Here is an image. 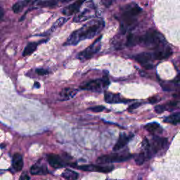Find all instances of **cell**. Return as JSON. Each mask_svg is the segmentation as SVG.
<instances>
[{"label":"cell","instance_id":"cell-26","mask_svg":"<svg viewBox=\"0 0 180 180\" xmlns=\"http://www.w3.org/2000/svg\"><path fill=\"white\" fill-rule=\"evenodd\" d=\"M146 155L145 153H140L139 154H136L134 157V161L135 163H136V165H141L145 162L146 161Z\"/></svg>","mask_w":180,"mask_h":180},{"label":"cell","instance_id":"cell-4","mask_svg":"<svg viewBox=\"0 0 180 180\" xmlns=\"http://www.w3.org/2000/svg\"><path fill=\"white\" fill-rule=\"evenodd\" d=\"M110 81L107 75L104 76L102 78L87 82L80 86V89L86 91H94V92H101L102 90L109 86Z\"/></svg>","mask_w":180,"mask_h":180},{"label":"cell","instance_id":"cell-18","mask_svg":"<svg viewBox=\"0 0 180 180\" xmlns=\"http://www.w3.org/2000/svg\"><path fill=\"white\" fill-rule=\"evenodd\" d=\"M12 166L15 171H21L23 167V157L20 153H16L13 156Z\"/></svg>","mask_w":180,"mask_h":180},{"label":"cell","instance_id":"cell-24","mask_svg":"<svg viewBox=\"0 0 180 180\" xmlns=\"http://www.w3.org/2000/svg\"><path fill=\"white\" fill-rule=\"evenodd\" d=\"M67 21H68L67 18L61 17V18H59V19H58L57 21H56V22L54 23V24L52 26V27H51V30H50V32H54V31L56 30H57L58 28L61 27V26H62L64 24V23H66Z\"/></svg>","mask_w":180,"mask_h":180},{"label":"cell","instance_id":"cell-12","mask_svg":"<svg viewBox=\"0 0 180 180\" xmlns=\"http://www.w3.org/2000/svg\"><path fill=\"white\" fill-rule=\"evenodd\" d=\"M172 54V50L169 45L163 46V47L155 50L152 54L153 59L156 60H163L170 57Z\"/></svg>","mask_w":180,"mask_h":180},{"label":"cell","instance_id":"cell-31","mask_svg":"<svg viewBox=\"0 0 180 180\" xmlns=\"http://www.w3.org/2000/svg\"><path fill=\"white\" fill-rule=\"evenodd\" d=\"M141 105V103H139V102H135L134 104H132L131 106H129V107L128 108V111H132L133 110H135L136 109V108H138Z\"/></svg>","mask_w":180,"mask_h":180},{"label":"cell","instance_id":"cell-15","mask_svg":"<svg viewBox=\"0 0 180 180\" xmlns=\"http://www.w3.org/2000/svg\"><path fill=\"white\" fill-rule=\"evenodd\" d=\"M78 92V90L73 88H64L60 91L59 100L60 101H67V100L73 99Z\"/></svg>","mask_w":180,"mask_h":180},{"label":"cell","instance_id":"cell-25","mask_svg":"<svg viewBox=\"0 0 180 180\" xmlns=\"http://www.w3.org/2000/svg\"><path fill=\"white\" fill-rule=\"evenodd\" d=\"M58 4L56 1H39L37 2V6L39 7H51Z\"/></svg>","mask_w":180,"mask_h":180},{"label":"cell","instance_id":"cell-35","mask_svg":"<svg viewBox=\"0 0 180 180\" xmlns=\"http://www.w3.org/2000/svg\"><path fill=\"white\" fill-rule=\"evenodd\" d=\"M35 87H37V88H39V87H40V85H39V84L38 82H35Z\"/></svg>","mask_w":180,"mask_h":180},{"label":"cell","instance_id":"cell-29","mask_svg":"<svg viewBox=\"0 0 180 180\" xmlns=\"http://www.w3.org/2000/svg\"><path fill=\"white\" fill-rule=\"evenodd\" d=\"M106 109V108L103 106H94V107H91L89 108V110L90 111H93L94 113H100V112H102L104 111V110Z\"/></svg>","mask_w":180,"mask_h":180},{"label":"cell","instance_id":"cell-8","mask_svg":"<svg viewBox=\"0 0 180 180\" xmlns=\"http://www.w3.org/2000/svg\"><path fill=\"white\" fill-rule=\"evenodd\" d=\"M89 5H87L85 8L80 12H78L73 18V22L79 23L87 21L89 18L94 17L96 15V8L92 1H89Z\"/></svg>","mask_w":180,"mask_h":180},{"label":"cell","instance_id":"cell-5","mask_svg":"<svg viewBox=\"0 0 180 180\" xmlns=\"http://www.w3.org/2000/svg\"><path fill=\"white\" fill-rule=\"evenodd\" d=\"M149 142V149L146 152H144L146 158H151L153 155L159 152L161 150L165 149L168 146V141L166 138L160 137L158 136H154L153 137L151 142Z\"/></svg>","mask_w":180,"mask_h":180},{"label":"cell","instance_id":"cell-14","mask_svg":"<svg viewBox=\"0 0 180 180\" xmlns=\"http://www.w3.org/2000/svg\"><path fill=\"white\" fill-rule=\"evenodd\" d=\"M48 172L49 171L46 165L43 164L39 161L36 164L33 165L30 168V173L33 175H44Z\"/></svg>","mask_w":180,"mask_h":180},{"label":"cell","instance_id":"cell-22","mask_svg":"<svg viewBox=\"0 0 180 180\" xmlns=\"http://www.w3.org/2000/svg\"><path fill=\"white\" fill-rule=\"evenodd\" d=\"M38 46V43L36 42H30L28 44L27 46L24 49V51L23 52V56H27L33 54L35 51L37 49Z\"/></svg>","mask_w":180,"mask_h":180},{"label":"cell","instance_id":"cell-17","mask_svg":"<svg viewBox=\"0 0 180 180\" xmlns=\"http://www.w3.org/2000/svg\"><path fill=\"white\" fill-rule=\"evenodd\" d=\"M104 99L108 104H118L124 102V99H122L119 94H113L111 92H105Z\"/></svg>","mask_w":180,"mask_h":180},{"label":"cell","instance_id":"cell-6","mask_svg":"<svg viewBox=\"0 0 180 180\" xmlns=\"http://www.w3.org/2000/svg\"><path fill=\"white\" fill-rule=\"evenodd\" d=\"M102 36H100L99 38L96 39V40L94 41V43H92L89 46L86 48L85 49L82 50L78 54V59L81 61H84L87 60L91 59L93 57V56L99 52V51L101 49V39Z\"/></svg>","mask_w":180,"mask_h":180},{"label":"cell","instance_id":"cell-3","mask_svg":"<svg viewBox=\"0 0 180 180\" xmlns=\"http://www.w3.org/2000/svg\"><path fill=\"white\" fill-rule=\"evenodd\" d=\"M142 9L136 3L127 4L123 7L121 12V30L125 33L130 26L134 24L137 16L141 14Z\"/></svg>","mask_w":180,"mask_h":180},{"label":"cell","instance_id":"cell-33","mask_svg":"<svg viewBox=\"0 0 180 180\" xmlns=\"http://www.w3.org/2000/svg\"><path fill=\"white\" fill-rule=\"evenodd\" d=\"M158 101V98L157 97H152V98H151V99H149V102H150V104H156V103H157Z\"/></svg>","mask_w":180,"mask_h":180},{"label":"cell","instance_id":"cell-7","mask_svg":"<svg viewBox=\"0 0 180 180\" xmlns=\"http://www.w3.org/2000/svg\"><path fill=\"white\" fill-rule=\"evenodd\" d=\"M132 158V156L129 153H111V154L104 155L98 158L96 162L100 164H106V163H118L126 161Z\"/></svg>","mask_w":180,"mask_h":180},{"label":"cell","instance_id":"cell-16","mask_svg":"<svg viewBox=\"0 0 180 180\" xmlns=\"http://www.w3.org/2000/svg\"><path fill=\"white\" fill-rule=\"evenodd\" d=\"M47 161L50 165L54 168H61L64 166V163L59 155L49 154L47 156Z\"/></svg>","mask_w":180,"mask_h":180},{"label":"cell","instance_id":"cell-10","mask_svg":"<svg viewBox=\"0 0 180 180\" xmlns=\"http://www.w3.org/2000/svg\"><path fill=\"white\" fill-rule=\"evenodd\" d=\"M77 168L83 171L87 172H98L107 173L110 172L114 169L112 165L102 166L96 165H80L77 167Z\"/></svg>","mask_w":180,"mask_h":180},{"label":"cell","instance_id":"cell-32","mask_svg":"<svg viewBox=\"0 0 180 180\" xmlns=\"http://www.w3.org/2000/svg\"><path fill=\"white\" fill-rule=\"evenodd\" d=\"M19 180H30V177L26 173H23L20 177Z\"/></svg>","mask_w":180,"mask_h":180},{"label":"cell","instance_id":"cell-20","mask_svg":"<svg viewBox=\"0 0 180 180\" xmlns=\"http://www.w3.org/2000/svg\"><path fill=\"white\" fill-rule=\"evenodd\" d=\"M145 129L148 132H149L151 134H156V133L161 132L162 128L161 125L157 123H149L145 126Z\"/></svg>","mask_w":180,"mask_h":180},{"label":"cell","instance_id":"cell-21","mask_svg":"<svg viewBox=\"0 0 180 180\" xmlns=\"http://www.w3.org/2000/svg\"><path fill=\"white\" fill-rule=\"evenodd\" d=\"M61 176L66 180H76L79 177V174L76 172L68 169L63 172Z\"/></svg>","mask_w":180,"mask_h":180},{"label":"cell","instance_id":"cell-13","mask_svg":"<svg viewBox=\"0 0 180 180\" xmlns=\"http://www.w3.org/2000/svg\"><path fill=\"white\" fill-rule=\"evenodd\" d=\"M134 136V135L132 134H127L125 133H121L120 134L118 139L115 144L114 147H113V151H118L124 148L127 144L129 143V141L132 139V138Z\"/></svg>","mask_w":180,"mask_h":180},{"label":"cell","instance_id":"cell-9","mask_svg":"<svg viewBox=\"0 0 180 180\" xmlns=\"http://www.w3.org/2000/svg\"><path fill=\"white\" fill-rule=\"evenodd\" d=\"M134 59L139 64L142 66L146 69H152L153 66L151 63V60L153 59V56L151 53L142 52L136 55Z\"/></svg>","mask_w":180,"mask_h":180},{"label":"cell","instance_id":"cell-34","mask_svg":"<svg viewBox=\"0 0 180 180\" xmlns=\"http://www.w3.org/2000/svg\"><path fill=\"white\" fill-rule=\"evenodd\" d=\"M4 9L0 8V21H1V20L3 18V17H4Z\"/></svg>","mask_w":180,"mask_h":180},{"label":"cell","instance_id":"cell-19","mask_svg":"<svg viewBox=\"0 0 180 180\" xmlns=\"http://www.w3.org/2000/svg\"><path fill=\"white\" fill-rule=\"evenodd\" d=\"M164 123H169V124L174 125H177L180 122V113L177 112L168 116L163 120Z\"/></svg>","mask_w":180,"mask_h":180},{"label":"cell","instance_id":"cell-2","mask_svg":"<svg viewBox=\"0 0 180 180\" xmlns=\"http://www.w3.org/2000/svg\"><path fill=\"white\" fill-rule=\"evenodd\" d=\"M136 44L150 49L157 50L168 45L165 37L156 30L150 29L141 36H136Z\"/></svg>","mask_w":180,"mask_h":180},{"label":"cell","instance_id":"cell-23","mask_svg":"<svg viewBox=\"0 0 180 180\" xmlns=\"http://www.w3.org/2000/svg\"><path fill=\"white\" fill-rule=\"evenodd\" d=\"M30 3L29 1H18L13 6V11L16 14H18L19 12H21L22 10L24 9V7L26 6H27Z\"/></svg>","mask_w":180,"mask_h":180},{"label":"cell","instance_id":"cell-28","mask_svg":"<svg viewBox=\"0 0 180 180\" xmlns=\"http://www.w3.org/2000/svg\"><path fill=\"white\" fill-rule=\"evenodd\" d=\"M155 111L157 113H162L164 112L165 111H167L165 105V104H161V105H158V106H155L154 108Z\"/></svg>","mask_w":180,"mask_h":180},{"label":"cell","instance_id":"cell-11","mask_svg":"<svg viewBox=\"0 0 180 180\" xmlns=\"http://www.w3.org/2000/svg\"><path fill=\"white\" fill-rule=\"evenodd\" d=\"M84 1H77L72 4L68 5L62 9V14L66 16H73V14H77L79 12V10L84 4Z\"/></svg>","mask_w":180,"mask_h":180},{"label":"cell","instance_id":"cell-27","mask_svg":"<svg viewBox=\"0 0 180 180\" xmlns=\"http://www.w3.org/2000/svg\"><path fill=\"white\" fill-rule=\"evenodd\" d=\"M127 46H132L136 44V36L134 35L133 34H129L127 37V39L126 42Z\"/></svg>","mask_w":180,"mask_h":180},{"label":"cell","instance_id":"cell-30","mask_svg":"<svg viewBox=\"0 0 180 180\" xmlns=\"http://www.w3.org/2000/svg\"><path fill=\"white\" fill-rule=\"evenodd\" d=\"M37 74L39 75H46L49 73V71L47 70H45L44 68H37L36 70Z\"/></svg>","mask_w":180,"mask_h":180},{"label":"cell","instance_id":"cell-1","mask_svg":"<svg viewBox=\"0 0 180 180\" xmlns=\"http://www.w3.org/2000/svg\"><path fill=\"white\" fill-rule=\"evenodd\" d=\"M104 26V21L101 18L91 20L80 28L73 32L64 43V46H75L81 41L94 38L102 30Z\"/></svg>","mask_w":180,"mask_h":180}]
</instances>
